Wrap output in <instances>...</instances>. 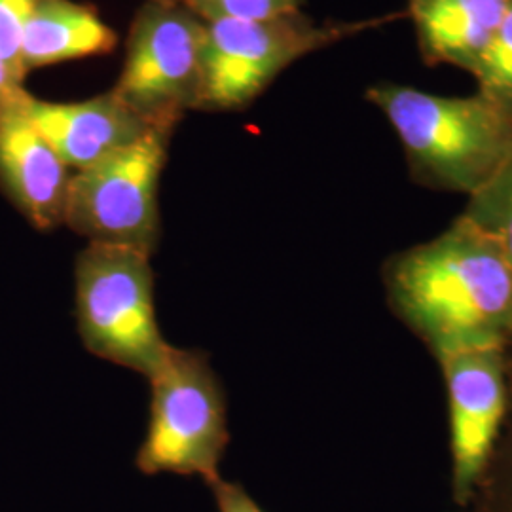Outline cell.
<instances>
[{
  "instance_id": "cell-1",
  "label": "cell",
  "mask_w": 512,
  "mask_h": 512,
  "mask_svg": "<svg viewBox=\"0 0 512 512\" xmlns=\"http://www.w3.org/2000/svg\"><path fill=\"white\" fill-rule=\"evenodd\" d=\"M382 285L389 310L435 361L512 346V266L459 215L439 236L389 256Z\"/></svg>"
},
{
  "instance_id": "cell-2",
  "label": "cell",
  "mask_w": 512,
  "mask_h": 512,
  "mask_svg": "<svg viewBox=\"0 0 512 512\" xmlns=\"http://www.w3.org/2000/svg\"><path fill=\"white\" fill-rule=\"evenodd\" d=\"M395 129L408 175L437 192L473 196L512 147V122L482 95L446 97L382 82L366 90Z\"/></svg>"
},
{
  "instance_id": "cell-3",
  "label": "cell",
  "mask_w": 512,
  "mask_h": 512,
  "mask_svg": "<svg viewBox=\"0 0 512 512\" xmlns=\"http://www.w3.org/2000/svg\"><path fill=\"white\" fill-rule=\"evenodd\" d=\"M150 258L128 245L88 243L74 260V311L84 348L147 380L171 349L156 315Z\"/></svg>"
},
{
  "instance_id": "cell-4",
  "label": "cell",
  "mask_w": 512,
  "mask_h": 512,
  "mask_svg": "<svg viewBox=\"0 0 512 512\" xmlns=\"http://www.w3.org/2000/svg\"><path fill=\"white\" fill-rule=\"evenodd\" d=\"M148 384L147 433L135 456L139 471L217 480L230 431L226 393L209 357L171 346Z\"/></svg>"
},
{
  "instance_id": "cell-5",
  "label": "cell",
  "mask_w": 512,
  "mask_h": 512,
  "mask_svg": "<svg viewBox=\"0 0 512 512\" xmlns=\"http://www.w3.org/2000/svg\"><path fill=\"white\" fill-rule=\"evenodd\" d=\"M393 19L397 16L319 25L296 12L258 21L207 23L198 109H243L300 57Z\"/></svg>"
},
{
  "instance_id": "cell-6",
  "label": "cell",
  "mask_w": 512,
  "mask_h": 512,
  "mask_svg": "<svg viewBox=\"0 0 512 512\" xmlns=\"http://www.w3.org/2000/svg\"><path fill=\"white\" fill-rule=\"evenodd\" d=\"M173 129H150L137 143L76 171L65 220L88 243L128 245L154 255L160 234L158 192Z\"/></svg>"
},
{
  "instance_id": "cell-7",
  "label": "cell",
  "mask_w": 512,
  "mask_h": 512,
  "mask_svg": "<svg viewBox=\"0 0 512 512\" xmlns=\"http://www.w3.org/2000/svg\"><path fill=\"white\" fill-rule=\"evenodd\" d=\"M207 23L184 4L148 0L129 31L126 63L112 88L152 128L173 129L198 109Z\"/></svg>"
},
{
  "instance_id": "cell-8",
  "label": "cell",
  "mask_w": 512,
  "mask_h": 512,
  "mask_svg": "<svg viewBox=\"0 0 512 512\" xmlns=\"http://www.w3.org/2000/svg\"><path fill=\"white\" fill-rule=\"evenodd\" d=\"M437 365L448 406L452 488L463 507L490 463L507 416V349L456 351Z\"/></svg>"
},
{
  "instance_id": "cell-9",
  "label": "cell",
  "mask_w": 512,
  "mask_h": 512,
  "mask_svg": "<svg viewBox=\"0 0 512 512\" xmlns=\"http://www.w3.org/2000/svg\"><path fill=\"white\" fill-rule=\"evenodd\" d=\"M23 95L0 120V188L33 228L52 232L63 226L73 171L29 120Z\"/></svg>"
},
{
  "instance_id": "cell-10",
  "label": "cell",
  "mask_w": 512,
  "mask_h": 512,
  "mask_svg": "<svg viewBox=\"0 0 512 512\" xmlns=\"http://www.w3.org/2000/svg\"><path fill=\"white\" fill-rule=\"evenodd\" d=\"M23 109L73 173L107 160L156 129L112 90L80 103H52L25 93Z\"/></svg>"
},
{
  "instance_id": "cell-11",
  "label": "cell",
  "mask_w": 512,
  "mask_h": 512,
  "mask_svg": "<svg viewBox=\"0 0 512 512\" xmlns=\"http://www.w3.org/2000/svg\"><path fill=\"white\" fill-rule=\"evenodd\" d=\"M512 0H408L421 59L473 74Z\"/></svg>"
},
{
  "instance_id": "cell-12",
  "label": "cell",
  "mask_w": 512,
  "mask_h": 512,
  "mask_svg": "<svg viewBox=\"0 0 512 512\" xmlns=\"http://www.w3.org/2000/svg\"><path fill=\"white\" fill-rule=\"evenodd\" d=\"M116 40V33L92 8L73 0H37L25 29L21 59L29 73L38 67L109 54Z\"/></svg>"
},
{
  "instance_id": "cell-13",
  "label": "cell",
  "mask_w": 512,
  "mask_h": 512,
  "mask_svg": "<svg viewBox=\"0 0 512 512\" xmlns=\"http://www.w3.org/2000/svg\"><path fill=\"white\" fill-rule=\"evenodd\" d=\"M459 217L492 239L512 266V147L494 175L467 198Z\"/></svg>"
},
{
  "instance_id": "cell-14",
  "label": "cell",
  "mask_w": 512,
  "mask_h": 512,
  "mask_svg": "<svg viewBox=\"0 0 512 512\" xmlns=\"http://www.w3.org/2000/svg\"><path fill=\"white\" fill-rule=\"evenodd\" d=\"M509 406L490 463L467 501L469 512H512V346L507 349Z\"/></svg>"
},
{
  "instance_id": "cell-15",
  "label": "cell",
  "mask_w": 512,
  "mask_h": 512,
  "mask_svg": "<svg viewBox=\"0 0 512 512\" xmlns=\"http://www.w3.org/2000/svg\"><path fill=\"white\" fill-rule=\"evenodd\" d=\"M473 76L478 86L476 93L512 122V2Z\"/></svg>"
},
{
  "instance_id": "cell-16",
  "label": "cell",
  "mask_w": 512,
  "mask_h": 512,
  "mask_svg": "<svg viewBox=\"0 0 512 512\" xmlns=\"http://www.w3.org/2000/svg\"><path fill=\"white\" fill-rule=\"evenodd\" d=\"M205 23L258 21L302 12L304 0H183Z\"/></svg>"
},
{
  "instance_id": "cell-17",
  "label": "cell",
  "mask_w": 512,
  "mask_h": 512,
  "mask_svg": "<svg viewBox=\"0 0 512 512\" xmlns=\"http://www.w3.org/2000/svg\"><path fill=\"white\" fill-rule=\"evenodd\" d=\"M37 0H0V57L23 80V37Z\"/></svg>"
},
{
  "instance_id": "cell-18",
  "label": "cell",
  "mask_w": 512,
  "mask_h": 512,
  "mask_svg": "<svg viewBox=\"0 0 512 512\" xmlns=\"http://www.w3.org/2000/svg\"><path fill=\"white\" fill-rule=\"evenodd\" d=\"M209 488L215 495L219 512H264L255 499L236 482H228L219 476L217 480L209 482Z\"/></svg>"
},
{
  "instance_id": "cell-19",
  "label": "cell",
  "mask_w": 512,
  "mask_h": 512,
  "mask_svg": "<svg viewBox=\"0 0 512 512\" xmlns=\"http://www.w3.org/2000/svg\"><path fill=\"white\" fill-rule=\"evenodd\" d=\"M23 92V80H19L16 73L0 57V120L16 105Z\"/></svg>"
},
{
  "instance_id": "cell-20",
  "label": "cell",
  "mask_w": 512,
  "mask_h": 512,
  "mask_svg": "<svg viewBox=\"0 0 512 512\" xmlns=\"http://www.w3.org/2000/svg\"><path fill=\"white\" fill-rule=\"evenodd\" d=\"M152 2H160V4H183V0H152Z\"/></svg>"
}]
</instances>
